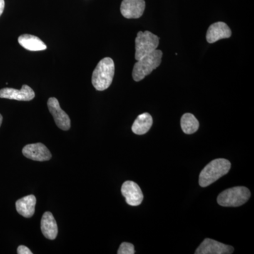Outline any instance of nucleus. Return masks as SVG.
Here are the masks:
<instances>
[{
  "instance_id": "1",
  "label": "nucleus",
  "mask_w": 254,
  "mask_h": 254,
  "mask_svg": "<svg viewBox=\"0 0 254 254\" xmlns=\"http://www.w3.org/2000/svg\"><path fill=\"white\" fill-rule=\"evenodd\" d=\"M115 75V63L110 58H103L97 65L93 75L92 84L98 91L108 89L112 84Z\"/></svg>"
},
{
  "instance_id": "2",
  "label": "nucleus",
  "mask_w": 254,
  "mask_h": 254,
  "mask_svg": "<svg viewBox=\"0 0 254 254\" xmlns=\"http://www.w3.org/2000/svg\"><path fill=\"white\" fill-rule=\"evenodd\" d=\"M231 168V163L226 159L218 158L212 160L200 172L199 185L206 187L227 175Z\"/></svg>"
},
{
  "instance_id": "3",
  "label": "nucleus",
  "mask_w": 254,
  "mask_h": 254,
  "mask_svg": "<svg viewBox=\"0 0 254 254\" xmlns=\"http://www.w3.org/2000/svg\"><path fill=\"white\" fill-rule=\"evenodd\" d=\"M162 57L163 52L161 50H155L153 53L138 60L135 64L132 71L133 80L136 82L141 81L153 70L158 68L161 64Z\"/></svg>"
},
{
  "instance_id": "4",
  "label": "nucleus",
  "mask_w": 254,
  "mask_h": 254,
  "mask_svg": "<svg viewBox=\"0 0 254 254\" xmlns=\"http://www.w3.org/2000/svg\"><path fill=\"white\" fill-rule=\"evenodd\" d=\"M250 190L245 187H235L223 190L217 198L218 204L223 207H239L250 199Z\"/></svg>"
},
{
  "instance_id": "5",
  "label": "nucleus",
  "mask_w": 254,
  "mask_h": 254,
  "mask_svg": "<svg viewBox=\"0 0 254 254\" xmlns=\"http://www.w3.org/2000/svg\"><path fill=\"white\" fill-rule=\"evenodd\" d=\"M159 38L156 35L150 31H139L137 34L135 44H136V53L135 59L138 60L143 58L145 55L153 53L159 45Z\"/></svg>"
},
{
  "instance_id": "6",
  "label": "nucleus",
  "mask_w": 254,
  "mask_h": 254,
  "mask_svg": "<svg viewBox=\"0 0 254 254\" xmlns=\"http://www.w3.org/2000/svg\"><path fill=\"white\" fill-rule=\"evenodd\" d=\"M48 107L54 118L57 126L64 131L69 129L71 127V120L67 114L62 109L58 100L55 98H50L48 101Z\"/></svg>"
},
{
  "instance_id": "7",
  "label": "nucleus",
  "mask_w": 254,
  "mask_h": 254,
  "mask_svg": "<svg viewBox=\"0 0 254 254\" xmlns=\"http://www.w3.org/2000/svg\"><path fill=\"white\" fill-rule=\"evenodd\" d=\"M234 248L211 239H205L195 250V254H231Z\"/></svg>"
},
{
  "instance_id": "8",
  "label": "nucleus",
  "mask_w": 254,
  "mask_h": 254,
  "mask_svg": "<svg viewBox=\"0 0 254 254\" xmlns=\"http://www.w3.org/2000/svg\"><path fill=\"white\" fill-rule=\"evenodd\" d=\"M122 193L126 199L127 204L131 206H138L143 199V192L136 183L127 181L122 186Z\"/></svg>"
},
{
  "instance_id": "9",
  "label": "nucleus",
  "mask_w": 254,
  "mask_h": 254,
  "mask_svg": "<svg viewBox=\"0 0 254 254\" xmlns=\"http://www.w3.org/2000/svg\"><path fill=\"white\" fill-rule=\"evenodd\" d=\"M22 153L26 158L35 161H47L52 158L50 150L41 143L26 145L23 148Z\"/></svg>"
},
{
  "instance_id": "10",
  "label": "nucleus",
  "mask_w": 254,
  "mask_h": 254,
  "mask_svg": "<svg viewBox=\"0 0 254 254\" xmlns=\"http://www.w3.org/2000/svg\"><path fill=\"white\" fill-rule=\"evenodd\" d=\"M145 0H123L120 11L124 17L138 18L144 13Z\"/></svg>"
},
{
  "instance_id": "11",
  "label": "nucleus",
  "mask_w": 254,
  "mask_h": 254,
  "mask_svg": "<svg viewBox=\"0 0 254 254\" xmlns=\"http://www.w3.org/2000/svg\"><path fill=\"white\" fill-rule=\"evenodd\" d=\"M0 98L19 101H30L35 98V92L27 85H23L21 90L5 88L0 90Z\"/></svg>"
},
{
  "instance_id": "12",
  "label": "nucleus",
  "mask_w": 254,
  "mask_h": 254,
  "mask_svg": "<svg viewBox=\"0 0 254 254\" xmlns=\"http://www.w3.org/2000/svg\"><path fill=\"white\" fill-rule=\"evenodd\" d=\"M232 31L226 23L216 22L210 25L206 33V40L209 43H214L225 38H230Z\"/></svg>"
},
{
  "instance_id": "13",
  "label": "nucleus",
  "mask_w": 254,
  "mask_h": 254,
  "mask_svg": "<svg viewBox=\"0 0 254 254\" xmlns=\"http://www.w3.org/2000/svg\"><path fill=\"white\" fill-rule=\"evenodd\" d=\"M41 228L43 235L48 240H55L58 236V225L54 216L50 212H46L43 214L41 220Z\"/></svg>"
},
{
  "instance_id": "14",
  "label": "nucleus",
  "mask_w": 254,
  "mask_h": 254,
  "mask_svg": "<svg viewBox=\"0 0 254 254\" xmlns=\"http://www.w3.org/2000/svg\"><path fill=\"white\" fill-rule=\"evenodd\" d=\"M36 198L34 195H28L16 202V208L18 214L24 218H31L35 213Z\"/></svg>"
},
{
  "instance_id": "15",
  "label": "nucleus",
  "mask_w": 254,
  "mask_h": 254,
  "mask_svg": "<svg viewBox=\"0 0 254 254\" xmlns=\"http://www.w3.org/2000/svg\"><path fill=\"white\" fill-rule=\"evenodd\" d=\"M18 41L23 48L29 51H43L47 49L46 45L39 38L32 35H21Z\"/></svg>"
},
{
  "instance_id": "16",
  "label": "nucleus",
  "mask_w": 254,
  "mask_h": 254,
  "mask_svg": "<svg viewBox=\"0 0 254 254\" xmlns=\"http://www.w3.org/2000/svg\"><path fill=\"white\" fill-rule=\"evenodd\" d=\"M153 125V118L149 113H143L138 115L132 125L131 130L135 134L143 135L149 131Z\"/></svg>"
},
{
  "instance_id": "17",
  "label": "nucleus",
  "mask_w": 254,
  "mask_h": 254,
  "mask_svg": "<svg viewBox=\"0 0 254 254\" xmlns=\"http://www.w3.org/2000/svg\"><path fill=\"white\" fill-rule=\"evenodd\" d=\"M181 127L184 133L186 134H192L198 131L199 123L194 115L190 113H186L182 117Z\"/></svg>"
},
{
  "instance_id": "18",
  "label": "nucleus",
  "mask_w": 254,
  "mask_h": 254,
  "mask_svg": "<svg viewBox=\"0 0 254 254\" xmlns=\"http://www.w3.org/2000/svg\"><path fill=\"white\" fill-rule=\"evenodd\" d=\"M118 254H135L134 246L128 242H123L119 248Z\"/></svg>"
},
{
  "instance_id": "19",
  "label": "nucleus",
  "mask_w": 254,
  "mask_h": 254,
  "mask_svg": "<svg viewBox=\"0 0 254 254\" xmlns=\"http://www.w3.org/2000/svg\"><path fill=\"white\" fill-rule=\"evenodd\" d=\"M17 254H32V252L26 246L21 245L18 247Z\"/></svg>"
},
{
  "instance_id": "20",
  "label": "nucleus",
  "mask_w": 254,
  "mask_h": 254,
  "mask_svg": "<svg viewBox=\"0 0 254 254\" xmlns=\"http://www.w3.org/2000/svg\"><path fill=\"white\" fill-rule=\"evenodd\" d=\"M5 6L4 0H0V16L2 14L3 11H4Z\"/></svg>"
},
{
  "instance_id": "21",
  "label": "nucleus",
  "mask_w": 254,
  "mask_h": 254,
  "mask_svg": "<svg viewBox=\"0 0 254 254\" xmlns=\"http://www.w3.org/2000/svg\"><path fill=\"white\" fill-rule=\"evenodd\" d=\"M2 120H3L2 116H1V114H0V127H1V123H2Z\"/></svg>"
}]
</instances>
